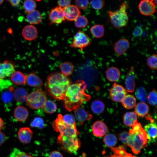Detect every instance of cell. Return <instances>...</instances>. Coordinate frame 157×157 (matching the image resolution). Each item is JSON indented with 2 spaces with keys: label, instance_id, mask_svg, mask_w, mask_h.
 Instances as JSON below:
<instances>
[{
  "label": "cell",
  "instance_id": "1",
  "mask_svg": "<svg viewBox=\"0 0 157 157\" xmlns=\"http://www.w3.org/2000/svg\"><path fill=\"white\" fill-rule=\"evenodd\" d=\"M86 85L82 80H77L68 88L63 99L65 108L70 111L80 107L83 102L88 101L91 96L85 92Z\"/></svg>",
  "mask_w": 157,
  "mask_h": 157
},
{
  "label": "cell",
  "instance_id": "2",
  "mask_svg": "<svg viewBox=\"0 0 157 157\" xmlns=\"http://www.w3.org/2000/svg\"><path fill=\"white\" fill-rule=\"evenodd\" d=\"M72 84L69 78L62 74L55 72L47 77L45 88L48 94L54 99H63L66 92Z\"/></svg>",
  "mask_w": 157,
  "mask_h": 157
},
{
  "label": "cell",
  "instance_id": "3",
  "mask_svg": "<svg viewBox=\"0 0 157 157\" xmlns=\"http://www.w3.org/2000/svg\"><path fill=\"white\" fill-rule=\"evenodd\" d=\"M129 132L127 145L135 154L139 153L141 149L147 146V133L141 124L137 122L132 126Z\"/></svg>",
  "mask_w": 157,
  "mask_h": 157
},
{
  "label": "cell",
  "instance_id": "4",
  "mask_svg": "<svg viewBox=\"0 0 157 157\" xmlns=\"http://www.w3.org/2000/svg\"><path fill=\"white\" fill-rule=\"evenodd\" d=\"M128 7V4L125 1L120 5L118 10L114 11H109L108 15L110 20L115 28H119L127 26L129 21L126 11Z\"/></svg>",
  "mask_w": 157,
  "mask_h": 157
},
{
  "label": "cell",
  "instance_id": "5",
  "mask_svg": "<svg viewBox=\"0 0 157 157\" xmlns=\"http://www.w3.org/2000/svg\"><path fill=\"white\" fill-rule=\"evenodd\" d=\"M57 142L62 150L71 154L77 153L81 145V141L77 136L59 134L57 137Z\"/></svg>",
  "mask_w": 157,
  "mask_h": 157
},
{
  "label": "cell",
  "instance_id": "6",
  "mask_svg": "<svg viewBox=\"0 0 157 157\" xmlns=\"http://www.w3.org/2000/svg\"><path fill=\"white\" fill-rule=\"evenodd\" d=\"M52 127L60 134L73 136H78L79 132L77 131L76 124L70 125L66 124L63 119V116L59 114L57 117L52 123Z\"/></svg>",
  "mask_w": 157,
  "mask_h": 157
},
{
  "label": "cell",
  "instance_id": "7",
  "mask_svg": "<svg viewBox=\"0 0 157 157\" xmlns=\"http://www.w3.org/2000/svg\"><path fill=\"white\" fill-rule=\"evenodd\" d=\"M47 100L45 92L42 89H38L28 95L26 101L30 108L37 109L42 108Z\"/></svg>",
  "mask_w": 157,
  "mask_h": 157
},
{
  "label": "cell",
  "instance_id": "8",
  "mask_svg": "<svg viewBox=\"0 0 157 157\" xmlns=\"http://www.w3.org/2000/svg\"><path fill=\"white\" fill-rule=\"evenodd\" d=\"M90 38L83 31H78L74 35L72 42L70 45L71 47L78 48L82 51L91 44Z\"/></svg>",
  "mask_w": 157,
  "mask_h": 157
},
{
  "label": "cell",
  "instance_id": "9",
  "mask_svg": "<svg viewBox=\"0 0 157 157\" xmlns=\"http://www.w3.org/2000/svg\"><path fill=\"white\" fill-rule=\"evenodd\" d=\"M127 92L121 85L114 83L110 90L109 95L112 101L121 102L126 95Z\"/></svg>",
  "mask_w": 157,
  "mask_h": 157
},
{
  "label": "cell",
  "instance_id": "10",
  "mask_svg": "<svg viewBox=\"0 0 157 157\" xmlns=\"http://www.w3.org/2000/svg\"><path fill=\"white\" fill-rule=\"evenodd\" d=\"M50 24H60L65 20L63 8L59 6L51 9L49 15Z\"/></svg>",
  "mask_w": 157,
  "mask_h": 157
},
{
  "label": "cell",
  "instance_id": "11",
  "mask_svg": "<svg viewBox=\"0 0 157 157\" xmlns=\"http://www.w3.org/2000/svg\"><path fill=\"white\" fill-rule=\"evenodd\" d=\"M138 9L140 13L145 16H150L156 11L155 6L152 0H142L140 3Z\"/></svg>",
  "mask_w": 157,
  "mask_h": 157
},
{
  "label": "cell",
  "instance_id": "12",
  "mask_svg": "<svg viewBox=\"0 0 157 157\" xmlns=\"http://www.w3.org/2000/svg\"><path fill=\"white\" fill-rule=\"evenodd\" d=\"M15 71V66L12 62L6 60L0 62V80L10 76Z\"/></svg>",
  "mask_w": 157,
  "mask_h": 157
},
{
  "label": "cell",
  "instance_id": "13",
  "mask_svg": "<svg viewBox=\"0 0 157 157\" xmlns=\"http://www.w3.org/2000/svg\"><path fill=\"white\" fill-rule=\"evenodd\" d=\"M130 42L126 38L119 39L115 42L113 46V49L116 54L119 56L124 55L130 47Z\"/></svg>",
  "mask_w": 157,
  "mask_h": 157
},
{
  "label": "cell",
  "instance_id": "14",
  "mask_svg": "<svg viewBox=\"0 0 157 157\" xmlns=\"http://www.w3.org/2000/svg\"><path fill=\"white\" fill-rule=\"evenodd\" d=\"M65 18L69 21H73L80 15L79 8L74 5H69L63 8Z\"/></svg>",
  "mask_w": 157,
  "mask_h": 157
},
{
  "label": "cell",
  "instance_id": "15",
  "mask_svg": "<svg viewBox=\"0 0 157 157\" xmlns=\"http://www.w3.org/2000/svg\"><path fill=\"white\" fill-rule=\"evenodd\" d=\"M135 72L134 67L131 66L128 72L125 80V84L128 92L133 93L135 88Z\"/></svg>",
  "mask_w": 157,
  "mask_h": 157
},
{
  "label": "cell",
  "instance_id": "16",
  "mask_svg": "<svg viewBox=\"0 0 157 157\" xmlns=\"http://www.w3.org/2000/svg\"><path fill=\"white\" fill-rule=\"evenodd\" d=\"M92 129L94 135L99 137L104 136L109 130L106 125L101 120L95 122L92 125Z\"/></svg>",
  "mask_w": 157,
  "mask_h": 157
},
{
  "label": "cell",
  "instance_id": "17",
  "mask_svg": "<svg viewBox=\"0 0 157 157\" xmlns=\"http://www.w3.org/2000/svg\"><path fill=\"white\" fill-rule=\"evenodd\" d=\"M22 35L25 40L32 41L36 38L38 32L37 28L34 26L31 25H27L23 28Z\"/></svg>",
  "mask_w": 157,
  "mask_h": 157
},
{
  "label": "cell",
  "instance_id": "18",
  "mask_svg": "<svg viewBox=\"0 0 157 157\" xmlns=\"http://www.w3.org/2000/svg\"><path fill=\"white\" fill-rule=\"evenodd\" d=\"M33 132L28 127L20 128L18 132V138L23 143L27 144L31 142L33 135Z\"/></svg>",
  "mask_w": 157,
  "mask_h": 157
},
{
  "label": "cell",
  "instance_id": "19",
  "mask_svg": "<svg viewBox=\"0 0 157 157\" xmlns=\"http://www.w3.org/2000/svg\"><path fill=\"white\" fill-rule=\"evenodd\" d=\"M74 115L80 125H82L87 120L92 119V116L83 108L78 107L74 110Z\"/></svg>",
  "mask_w": 157,
  "mask_h": 157
},
{
  "label": "cell",
  "instance_id": "20",
  "mask_svg": "<svg viewBox=\"0 0 157 157\" xmlns=\"http://www.w3.org/2000/svg\"><path fill=\"white\" fill-rule=\"evenodd\" d=\"M35 88H39L43 85L42 80L34 73H31L26 75L25 84Z\"/></svg>",
  "mask_w": 157,
  "mask_h": 157
},
{
  "label": "cell",
  "instance_id": "21",
  "mask_svg": "<svg viewBox=\"0 0 157 157\" xmlns=\"http://www.w3.org/2000/svg\"><path fill=\"white\" fill-rule=\"evenodd\" d=\"M144 130L147 133V140L149 142H155L157 137L156 124L154 123L149 124L145 126Z\"/></svg>",
  "mask_w": 157,
  "mask_h": 157
},
{
  "label": "cell",
  "instance_id": "22",
  "mask_svg": "<svg viewBox=\"0 0 157 157\" xmlns=\"http://www.w3.org/2000/svg\"><path fill=\"white\" fill-rule=\"evenodd\" d=\"M28 116V110L26 108L22 106L17 107L14 111V116L15 118L19 122L25 121Z\"/></svg>",
  "mask_w": 157,
  "mask_h": 157
},
{
  "label": "cell",
  "instance_id": "23",
  "mask_svg": "<svg viewBox=\"0 0 157 157\" xmlns=\"http://www.w3.org/2000/svg\"><path fill=\"white\" fill-rule=\"evenodd\" d=\"M107 79L111 82H117L119 79L120 72L117 67H111L108 68L105 71Z\"/></svg>",
  "mask_w": 157,
  "mask_h": 157
},
{
  "label": "cell",
  "instance_id": "24",
  "mask_svg": "<svg viewBox=\"0 0 157 157\" xmlns=\"http://www.w3.org/2000/svg\"><path fill=\"white\" fill-rule=\"evenodd\" d=\"M13 94L15 101L20 103L26 101L28 95L27 91L24 88L22 87L16 89Z\"/></svg>",
  "mask_w": 157,
  "mask_h": 157
},
{
  "label": "cell",
  "instance_id": "25",
  "mask_svg": "<svg viewBox=\"0 0 157 157\" xmlns=\"http://www.w3.org/2000/svg\"><path fill=\"white\" fill-rule=\"evenodd\" d=\"M123 121L126 126L132 127L138 122L137 115L134 112H126L124 115Z\"/></svg>",
  "mask_w": 157,
  "mask_h": 157
},
{
  "label": "cell",
  "instance_id": "26",
  "mask_svg": "<svg viewBox=\"0 0 157 157\" xmlns=\"http://www.w3.org/2000/svg\"><path fill=\"white\" fill-rule=\"evenodd\" d=\"M26 18L27 22L31 24H38L42 20L40 13L38 11L36 10H35L28 14Z\"/></svg>",
  "mask_w": 157,
  "mask_h": 157
},
{
  "label": "cell",
  "instance_id": "27",
  "mask_svg": "<svg viewBox=\"0 0 157 157\" xmlns=\"http://www.w3.org/2000/svg\"><path fill=\"white\" fill-rule=\"evenodd\" d=\"M10 77L12 82L16 85L25 84L26 75L20 71H15Z\"/></svg>",
  "mask_w": 157,
  "mask_h": 157
},
{
  "label": "cell",
  "instance_id": "28",
  "mask_svg": "<svg viewBox=\"0 0 157 157\" xmlns=\"http://www.w3.org/2000/svg\"><path fill=\"white\" fill-rule=\"evenodd\" d=\"M135 110V113L140 117H145L149 115V107L144 102H141L137 104Z\"/></svg>",
  "mask_w": 157,
  "mask_h": 157
},
{
  "label": "cell",
  "instance_id": "29",
  "mask_svg": "<svg viewBox=\"0 0 157 157\" xmlns=\"http://www.w3.org/2000/svg\"><path fill=\"white\" fill-rule=\"evenodd\" d=\"M90 30L92 35L96 38H101L104 36L105 28L103 25H94L91 27Z\"/></svg>",
  "mask_w": 157,
  "mask_h": 157
},
{
  "label": "cell",
  "instance_id": "30",
  "mask_svg": "<svg viewBox=\"0 0 157 157\" xmlns=\"http://www.w3.org/2000/svg\"><path fill=\"white\" fill-rule=\"evenodd\" d=\"M113 154L108 157H137L127 153L121 146L111 148Z\"/></svg>",
  "mask_w": 157,
  "mask_h": 157
},
{
  "label": "cell",
  "instance_id": "31",
  "mask_svg": "<svg viewBox=\"0 0 157 157\" xmlns=\"http://www.w3.org/2000/svg\"><path fill=\"white\" fill-rule=\"evenodd\" d=\"M122 106L127 109H131L133 108L135 105L136 100L132 95H126L121 101Z\"/></svg>",
  "mask_w": 157,
  "mask_h": 157
},
{
  "label": "cell",
  "instance_id": "32",
  "mask_svg": "<svg viewBox=\"0 0 157 157\" xmlns=\"http://www.w3.org/2000/svg\"><path fill=\"white\" fill-rule=\"evenodd\" d=\"M59 68L62 74L67 76L72 74L74 67V65L71 63L69 62H65L60 65Z\"/></svg>",
  "mask_w": 157,
  "mask_h": 157
},
{
  "label": "cell",
  "instance_id": "33",
  "mask_svg": "<svg viewBox=\"0 0 157 157\" xmlns=\"http://www.w3.org/2000/svg\"><path fill=\"white\" fill-rule=\"evenodd\" d=\"M103 140L105 145L109 148L113 147L116 145L117 142L116 136L112 133L106 134Z\"/></svg>",
  "mask_w": 157,
  "mask_h": 157
},
{
  "label": "cell",
  "instance_id": "34",
  "mask_svg": "<svg viewBox=\"0 0 157 157\" xmlns=\"http://www.w3.org/2000/svg\"><path fill=\"white\" fill-rule=\"evenodd\" d=\"M105 108L104 103L99 100H96L92 103L91 108L92 111L97 114H100L104 111Z\"/></svg>",
  "mask_w": 157,
  "mask_h": 157
},
{
  "label": "cell",
  "instance_id": "35",
  "mask_svg": "<svg viewBox=\"0 0 157 157\" xmlns=\"http://www.w3.org/2000/svg\"><path fill=\"white\" fill-rule=\"evenodd\" d=\"M42 107L44 111L49 114L54 113L57 108L55 103L53 101L50 100H47Z\"/></svg>",
  "mask_w": 157,
  "mask_h": 157
},
{
  "label": "cell",
  "instance_id": "36",
  "mask_svg": "<svg viewBox=\"0 0 157 157\" xmlns=\"http://www.w3.org/2000/svg\"><path fill=\"white\" fill-rule=\"evenodd\" d=\"M146 64L151 69L156 70L157 67V55L154 54L147 58L146 59Z\"/></svg>",
  "mask_w": 157,
  "mask_h": 157
},
{
  "label": "cell",
  "instance_id": "37",
  "mask_svg": "<svg viewBox=\"0 0 157 157\" xmlns=\"http://www.w3.org/2000/svg\"><path fill=\"white\" fill-rule=\"evenodd\" d=\"M23 7L25 11L29 14L35 10L36 4L34 0H25L24 3Z\"/></svg>",
  "mask_w": 157,
  "mask_h": 157
},
{
  "label": "cell",
  "instance_id": "38",
  "mask_svg": "<svg viewBox=\"0 0 157 157\" xmlns=\"http://www.w3.org/2000/svg\"><path fill=\"white\" fill-rule=\"evenodd\" d=\"M136 97L141 102H144L147 101V93L145 89L140 87L136 90L135 93Z\"/></svg>",
  "mask_w": 157,
  "mask_h": 157
},
{
  "label": "cell",
  "instance_id": "39",
  "mask_svg": "<svg viewBox=\"0 0 157 157\" xmlns=\"http://www.w3.org/2000/svg\"><path fill=\"white\" fill-rule=\"evenodd\" d=\"M88 23V21L86 17L80 15L75 20L74 24L77 28H84L87 26Z\"/></svg>",
  "mask_w": 157,
  "mask_h": 157
},
{
  "label": "cell",
  "instance_id": "40",
  "mask_svg": "<svg viewBox=\"0 0 157 157\" xmlns=\"http://www.w3.org/2000/svg\"><path fill=\"white\" fill-rule=\"evenodd\" d=\"M31 126L33 127H36L42 129L45 127L44 122L42 119L39 117L35 118L31 122Z\"/></svg>",
  "mask_w": 157,
  "mask_h": 157
},
{
  "label": "cell",
  "instance_id": "41",
  "mask_svg": "<svg viewBox=\"0 0 157 157\" xmlns=\"http://www.w3.org/2000/svg\"><path fill=\"white\" fill-rule=\"evenodd\" d=\"M147 99L149 103L153 106H156L157 104V93L155 90H153L149 92Z\"/></svg>",
  "mask_w": 157,
  "mask_h": 157
},
{
  "label": "cell",
  "instance_id": "42",
  "mask_svg": "<svg viewBox=\"0 0 157 157\" xmlns=\"http://www.w3.org/2000/svg\"><path fill=\"white\" fill-rule=\"evenodd\" d=\"M91 5L93 8L97 10L101 9L105 5L104 0H91Z\"/></svg>",
  "mask_w": 157,
  "mask_h": 157
},
{
  "label": "cell",
  "instance_id": "43",
  "mask_svg": "<svg viewBox=\"0 0 157 157\" xmlns=\"http://www.w3.org/2000/svg\"><path fill=\"white\" fill-rule=\"evenodd\" d=\"M10 155V157H33L28 154L17 148H15Z\"/></svg>",
  "mask_w": 157,
  "mask_h": 157
},
{
  "label": "cell",
  "instance_id": "44",
  "mask_svg": "<svg viewBox=\"0 0 157 157\" xmlns=\"http://www.w3.org/2000/svg\"><path fill=\"white\" fill-rule=\"evenodd\" d=\"M13 94H12L11 90L3 92L2 95V99L3 101L6 103L11 102L13 99Z\"/></svg>",
  "mask_w": 157,
  "mask_h": 157
},
{
  "label": "cell",
  "instance_id": "45",
  "mask_svg": "<svg viewBox=\"0 0 157 157\" xmlns=\"http://www.w3.org/2000/svg\"><path fill=\"white\" fill-rule=\"evenodd\" d=\"M63 119L64 122L67 124L73 125L76 124L75 119L72 115L67 114L63 116Z\"/></svg>",
  "mask_w": 157,
  "mask_h": 157
},
{
  "label": "cell",
  "instance_id": "46",
  "mask_svg": "<svg viewBox=\"0 0 157 157\" xmlns=\"http://www.w3.org/2000/svg\"><path fill=\"white\" fill-rule=\"evenodd\" d=\"M75 1L76 6L81 9H85L89 4L88 0H75Z\"/></svg>",
  "mask_w": 157,
  "mask_h": 157
},
{
  "label": "cell",
  "instance_id": "47",
  "mask_svg": "<svg viewBox=\"0 0 157 157\" xmlns=\"http://www.w3.org/2000/svg\"><path fill=\"white\" fill-rule=\"evenodd\" d=\"M129 135V133L127 132H122L119 135V139L124 144L127 145V139Z\"/></svg>",
  "mask_w": 157,
  "mask_h": 157
},
{
  "label": "cell",
  "instance_id": "48",
  "mask_svg": "<svg viewBox=\"0 0 157 157\" xmlns=\"http://www.w3.org/2000/svg\"><path fill=\"white\" fill-rule=\"evenodd\" d=\"M143 30L141 27L137 26L135 27L133 32V35L135 37L140 36L142 34Z\"/></svg>",
  "mask_w": 157,
  "mask_h": 157
},
{
  "label": "cell",
  "instance_id": "49",
  "mask_svg": "<svg viewBox=\"0 0 157 157\" xmlns=\"http://www.w3.org/2000/svg\"><path fill=\"white\" fill-rule=\"evenodd\" d=\"M71 0H58V3L61 7H65L69 5Z\"/></svg>",
  "mask_w": 157,
  "mask_h": 157
},
{
  "label": "cell",
  "instance_id": "50",
  "mask_svg": "<svg viewBox=\"0 0 157 157\" xmlns=\"http://www.w3.org/2000/svg\"><path fill=\"white\" fill-rule=\"evenodd\" d=\"M49 157H63V156L60 152L55 150L51 153Z\"/></svg>",
  "mask_w": 157,
  "mask_h": 157
},
{
  "label": "cell",
  "instance_id": "51",
  "mask_svg": "<svg viewBox=\"0 0 157 157\" xmlns=\"http://www.w3.org/2000/svg\"><path fill=\"white\" fill-rule=\"evenodd\" d=\"M10 3L11 5L14 7H17L20 4L21 0H8Z\"/></svg>",
  "mask_w": 157,
  "mask_h": 157
},
{
  "label": "cell",
  "instance_id": "52",
  "mask_svg": "<svg viewBox=\"0 0 157 157\" xmlns=\"http://www.w3.org/2000/svg\"><path fill=\"white\" fill-rule=\"evenodd\" d=\"M6 138V137L5 134L0 131V146L5 142Z\"/></svg>",
  "mask_w": 157,
  "mask_h": 157
},
{
  "label": "cell",
  "instance_id": "53",
  "mask_svg": "<svg viewBox=\"0 0 157 157\" xmlns=\"http://www.w3.org/2000/svg\"><path fill=\"white\" fill-rule=\"evenodd\" d=\"M4 126V122L3 119L0 117V131L3 128Z\"/></svg>",
  "mask_w": 157,
  "mask_h": 157
},
{
  "label": "cell",
  "instance_id": "54",
  "mask_svg": "<svg viewBox=\"0 0 157 157\" xmlns=\"http://www.w3.org/2000/svg\"><path fill=\"white\" fill-rule=\"evenodd\" d=\"M154 4L156 6L157 5V0H152Z\"/></svg>",
  "mask_w": 157,
  "mask_h": 157
},
{
  "label": "cell",
  "instance_id": "55",
  "mask_svg": "<svg viewBox=\"0 0 157 157\" xmlns=\"http://www.w3.org/2000/svg\"><path fill=\"white\" fill-rule=\"evenodd\" d=\"M3 1L4 0H0V5L3 3Z\"/></svg>",
  "mask_w": 157,
  "mask_h": 157
},
{
  "label": "cell",
  "instance_id": "56",
  "mask_svg": "<svg viewBox=\"0 0 157 157\" xmlns=\"http://www.w3.org/2000/svg\"></svg>",
  "mask_w": 157,
  "mask_h": 157
}]
</instances>
